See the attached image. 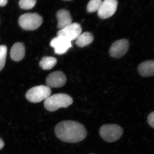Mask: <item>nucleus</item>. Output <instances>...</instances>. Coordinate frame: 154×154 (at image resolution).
I'll use <instances>...</instances> for the list:
<instances>
[{
  "label": "nucleus",
  "instance_id": "2",
  "mask_svg": "<svg viewBox=\"0 0 154 154\" xmlns=\"http://www.w3.org/2000/svg\"><path fill=\"white\" fill-rule=\"evenodd\" d=\"M73 99L66 94H58L50 96L45 100V107L51 112H54L60 108H66L73 103Z\"/></svg>",
  "mask_w": 154,
  "mask_h": 154
},
{
  "label": "nucleus",
  "instance_id": "20",
  "mask_svg": "<svg viewBox=\"0 0 154 154\" xmlns=\"http://www.w3.org/2000/svg\"><path fill=\"white\" fill-rule=\"evenodd\" d=\"M8 0H0V7H4L8 3Z\"/></svg>",
  "mask_w": 154,
  "mask_h": 154
},
{
  "label": "nucleus",
  "instance_id": "22",
  "mask_svg": "<svg viewBox=\"0 0 154 154\" xmlns=\"http://www.w3.org/2000/svg\"></svg>",
  "mask_w": 154,
  "mask_h": 154
},
{
  "label": "nucleus",
  "instance_id": "9",
  "mask_svg": "<svg viewBox=\"0 0 154 154\" xmlns=\"http://www.w3.org/2000/svg\"><path fill=\"white\" fill-rule=\"evenodd\" d=\"M82 28L80 24L72 23L57 32L58 36H62L71 42L76 40L82 33Z\"/></svg>",
  "mask_w": 154,
  "mask_h": 154
},
{
  "label": "nucleus",
  "instance_id": "19",
  "mask_svg": "<svg viewBox=\"0 0 154 154\" xmlns=\"http://www.w3.org/2000/svg\"><path fill=\"white\" fill-rule=\"evenodd\" d=\"M148 122L150 126L154 128V112L150 113L148 116Z\"/></svg>",
  "mask_w": 154,
  "mask_h": 154
},
{
  "label": "nucleus",
  "instance_id": "5",
  "mask_svg": "<svg viewBox=\"0 0 154 154\" xmlns=\"http://www.w3.org/2000/svg\"><path fill=\"white\" fill-rule=\"evenodd\" d=\"M50 88L48 86H36L30 89L26 94V99L29 102L38 103L45 100L51 95Z\"/></svg>",
  "mask_w": 154,
  "mask_h": 154
},
{
  "label": "nucleus",
  "instance_id": "21",
  "mask_svg": "<svg viewBox=\"0 0 154 154\" xmlns=\"http://www.w3.org/2000/svg\"><path fill=\"white\" fill-rule=\"evenodd\" d=\"M4 146H5V144L4 141L2 139L0 138V150L2 149L4 147Z\"/></svg>",
  "mask_w": 154,
  "mask_h": 154
},
{
  "label": "nucleus",
  "instance_id": "14",
  "mask_svg": "<svg viewBox=\"0 0 154 154\" xmlns=\"http://www.w3.org/2000/svg\"><path fill=\"white\" fill-rule=\"evenodd\" d=\"M94 40V37L91 33L86 32L81 33L76 39V44L79 47L82 48L91 44Z\"/></svg>",
  "mask_w": 154,
  "mask_h": 154
},
{
  "label": "nucleus",
  "instance_id": "1",
  "mask_svg": "<svg viewBox=\"0 0 154 154\" xmlns=\"http://www.w3.org/2000/svg\"><path fill=\"white\" fill-rule=\"evenodd\" d=\"M55 133L59 139L69 143L80 142L87 135V130L84 125L71 120L59 122L55 127Z\"/></svg>",
  "mask_w": 154,
  "mask_h": 154
},
{
  "label": "nucleus",
  "instance_id": "8",
  "mask_svg": "<svg viewBox=\"0 0 154 154\" xmlns=\"http://www.w3.org/2000/svg\"><path fill=\"white\" fill-rule=\"evenodd\" d=\"M129 48V42L126 39H122L115 41L111 45L109 50L110 56L119 58L124 56Z\"/></svg>",
  "mask_w": 154,
  "mask_h": 154
},
{
  "label": "nucleus",
  "instance_id": "13",
  "mask_svg": "<svg viewBox=\"0 0 154 154\" xmlns=\"http://www.w3.org/2000/svg\"><path fill=\"white\" fill-rule=\"evenodd\" d=\"M25 48L24 45L20 42H17L11 48L10 54L11 59L15 61H19L25 57Z\"/></svg>",
  "mask_w": 154,
  "mask_h": 154
},
{
  "label": "nucleus",
  "instance_id": "7",
  "mask_svg": "<svg viewBox=\"0 0 154 154\" xmlns=\"http://www.w3.org/2000/svg\"><path fill=\"white\" fill-rule=\"evenodd\" d=\"M51 47L54 48L55 54H64L72 47L71 42L62 36H58L53 38L50 42Z\"/></svg>",
  "mask_w": 154,
  "mask_h": 154
},
{
  "label": "nucleus",
  "instance_id": "10",
  "mask_svg": "<svg viewBox=\"0 0 154 154\" xmlns=\"http://www.w3.org/2000/svg\"><path fill=\"white\" fill-rule=\"evenodd\" d=\"M66 77L63 72L56 71L51 73L47 77L46 85L49 88H58L64 85Z\"/></svg>",
  "mask_w": 154,
  "mask_h": 154
},
{
  "label": "nucleus",
  "instance_id": "3",
  "mask_svg": "<svg viewBox=\"0 0 154 154\" xmlns=\"http://www.w3.org/2000/svg\"><path fill=\"white\" fill-rule=\"evenodd\" d=\"M99 134L105 141L112 143L116 141L121 138L123 134V130L117 125H104L100 128Z\"/></svg>",
  "mask_w": 154,
  "mask_h": 154
},
{
  "label": "nucleus",
  "instance_id": "17",
  "mask_svg": "<svg viewBox=\"0 0 154 154\" xmlns=\"http://www.w3.org/2000/svg\"><path fill=\"white\" fill-rule=\"evenodd\" d=\"M7 50V46L5 45L0 46V71L4 68L5 64Z\"/></svg>",
  "mask_w": 154,
  "mask_h": 154
},
{
  "label": "nucleus",
  "instance_id": "16",
  "mask_svg": "<svg viewBox=\"0 0 154 154\" xmlns=\"http://www.w3.org/2000/svg\"><path fill=\"white\" fill-rule=\"evenodd\" d=\"M103 0H91L87 6V11L88 13H92L99 10Z\"/></svg>",
  "mask_w": 154,
  "mask_h": 154
},
{
  "label": "nucleus",
  "instance_id": "6",
  "mask_svg": "<svg viewBox=\"0 0 154 154\" xmlns=\"http://www.w3.org/2000/svg\"><path fill=\"white\" fill-rule=\"evenodd\" d=\"M117 5V0H103L97 11L98 16L103 19L110 18L116 12Z\"/></svg>",
  "mask_w": 154,
  "mask_h": 154
},
{
  "label": "nucleus",
  "instance_id": "18",
  "mask_svg": "<svg viewBox=\"0 0 154 154\" xmlns=\"http://www.w3.org/2000/svg\"><path fill=\"white\" fill-rule=\"evenodd\" d=\"M36 2V0H20L19 5L24 10H30L35 6Z\"/></svg>",
  "mask_w": 154,
  "mask_h": 154
},
{
  "label": "nucleus",
  "instance_id": "12",
  "mask_svg": "<svg viewBox=\"0 0 154 154\" xmlns=\"http://www.w3.org/2000/svg\"><path fill=\"white\" fill-rule=\"evenodd\" d=\"M137 70L142 76H152L154 74V61H146L142 63L138 66Z\"/></svg>",
  "mask_w": 154,
  "mask_h": 154
},
{
  "label": "nucleus",
  "instance_id": "15",
  "mask_svg": "<svg viewBox=\"0 0 154 154\" xmlns=\"http://www.w3.org/2000/svg\"><path fill=\"white\" fill-rule=\"evenodd\" d=\"M57 63L55 58L52 57H44L39 62V66L44 70L51 69L55 66Z\"/></svg>",
  "mask_w": 154,
  "mask_h": 154
},
{
  "label": "nucleus",
  "instance_id": "4",
  "mask_svg": "<svg viewBox=\"0 0 154 154\" xmlns=\"http://www.w3.org/2000/svg\"><path fill=\"white\" fill-rule=\"evenodd\" d=\"M43 19L36 13H28L20 16L19 19L20 27L25 30H33L39 28L42 24Z\"/></svg>",
  "mask_w": 154,
  "mask_h": 154
},
{
  "label": "nucleus",
  "instance_id": "11",
  "mask_svg": "<svg viewBox=\"0 0 154 154\" xmlns=\"http://www.w3.org/2000/svg\"><path fill=\"white\" fill-rule=\"evenodd\" d=\"M57 17L58 20L57 28L60 30L66 28L72 23V18L68 11L62 9L57 11Z\"/></svg>",
  "mask_w": 154,
  "mask_h": 154
}]
</instances>
